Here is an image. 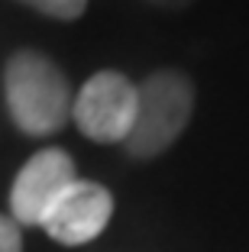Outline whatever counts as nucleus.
<instances>
[{
  "label": "nucleus",
  "instance_id": "f257e3e1",
  "mask_svg": "<svg viewBox=\"0 0 249 252\" xmlns=\"http://www.w3.org/2000/svg\"><path fill=\"white\" fill-rule=\"evenodd\" d=\"M13 123L30 136H49L71 117V91L55 62L39 52H16L3 74Z\"/></svg>",
  "mask_w": 249,
  "mask_h": 252
},
{
  "label": "nucleus",
  "instance_id": "f03ea898",
  "mask_svg": "<svg viewBox=\"0 0 249 252\" xmlns=\"http://www.w3.org/2000/svg\"><path fill=\"white\" fill-rule=\"evenodd\" d=\"M194 110V91L181 71H155L136 88V120L126 136V152L152 158L184 133Z\"/></svg>",
  "mask_w": 249,
  "mask_h": 252
},
{
  "label": "nucleus",
  "instance_id": "7ed1b4c3",
  "mask_svg": "<svg viewBox=\"0 0 249 252\" xmlns=\"http://www.w3.org/2000/svg\"><path fill=\"white\" fill-rule=\"evenodd\" d=\"M78 129L94 142H126L136 120V84L120 71H97L71 97Z\"/></svg>",
  "mask_w": 249,
  "mask_h": 252
},
{
  "label": "nucleus",
  "instance_id": "20e7f679",
  "mask_svg": "<svg viewBox=\"0 0 249 252\" xmlns=\"http://www.w3.org/2000/svg\"><path fill=\"white\" fill-rule=\"evenodd\" d=\"M78 178L74 162L62 149H42L20 168L10 191V210L16 226H42L52 204Z\"/></svg>",
  "mask_w": 249,
  "mask_h": 252
},
{
  "label": "nucleus",
  "instance_id": "39448f33",
  "mask_svg": "<svg viewBox=\"0 0 249 252\" xmlns=\"http://www.w3.org/2000/svg\"><path fill=\"white\" fill-rule=\"evenodd\" d=\"M110 214H113V197H110L107 188L74 178L65 188V194L52 204V210L45 214L42 230L55 243L81 246V243H91L94 236H101Z\"/></svg>",
  "mask_w": 249,
  "mask_h": 252
},
{
  "label": "nucleus",
  "instance_id": "423d86ee",
  "mask_svg": "<svg viewBox=\"0 0 249 252\" xmlns=\"http://www.w3.org/2000/svg\"><path fill=\"white\" fill-rule=\"evenodd\" d=\"M23 3H30L33 10H39L45 16H55V20H74L88 7V0H23Z\"/></svg>",
  "mask_w": 249,
  "mask_h": 252
},
{
  "label": "nucleus",
  "instance_id": "0eeeda50",
  "mask_svg": "<svg viewBox=\"0 0 249 252\" xmlns=\"http://www.w3.org/2000/svg\"><path fill=\"white\" fill-rule=\"evenodd\" d=\"M0 252H23L20 226L7 217H0Z\"/></svg>",
  "mask_w": 249,
  "mask_h": 252
},
{
  "label": "nucleus",
  "instance_id": "6e6552de",
  "mask_svg": "<svg viewBox=\"0 0 249 252\" xmlns=\"http://www.w3.org/2000/svg\"><path fill=\"white\" fill-rule=\"evenodd\" d=\"M152 3H159V7H184L191 0H152Z\"/></svg>",
  "mask_w": 249,
  "mask_h": 252
}]
</instances>
